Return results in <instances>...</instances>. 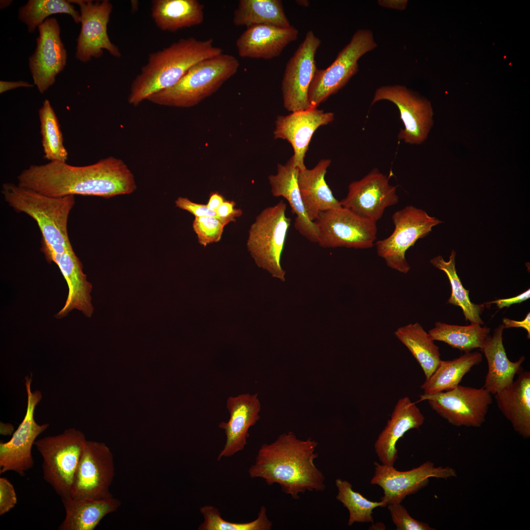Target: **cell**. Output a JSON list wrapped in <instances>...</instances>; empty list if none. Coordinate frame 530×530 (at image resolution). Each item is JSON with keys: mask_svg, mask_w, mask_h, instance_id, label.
I'll return each mask as SVG.
<instances>
[{"mask_svg": "<svg viewBox=\"0 0 530 530\" xmlns=\"http://www.w3.org/2000/svg\"><path fill=\"white\" fill-rule=\"evenodd\" d=\"M18 185L44 195H80L110 198L136 188L134 176L121 159L110 156L86 166L50 161L30 165L18 176Z\"/></svg>", "mask_w": 530, "mask_h": 530, "instance_id": "1", "label": "cell"}, {"mask_svg": "<svg viewBox=\"0 0 530 530\" xmlns=\"http://www.w3.org/2000/svg\"><path fill=\"white\" fill-rule=\"evenodd\" d=\"M318 443L311 438L301 440L292 432L280 435L273 443L263 445L248 470L251 478L260 477L268 485L278 484L282 491L294 499L306 491H322L325 477L315 460Z\"/></svg>", "mask_w": 530, "mask_h": 530, "instance_id": "2", "label": "cell"}, {"mask_svg": "<svg viewBox=\"0 0 530 530\" xmlns=\"http://www.w3.org/2000/svg\"><path fill=\"white\" fill-rule=\"evenodd\" d=\"M222 53L212 38L201 40L193 37L181 38L150 53L131 83L128 103L138 106L152 94L175 85L196 63Z\"/></svg>", "mask_w": 530, "mask_h": 530, "instance_id": "3", "label": "cell"}, {"mask_svg": "<svg viewBox=\"0 0 530 530\" xmlns=\"http://www.w3.org/2000/svg\"><path fill=\"white\" fill-rule=\"evenodd\" d=\"M1 193L17 212H24L36 221L41 233V251L62 254L72 250L67 230L69 215L75 196L53 197L15 185L4 183Z\"/></svg>", "mask_w": 530, "mask_h": 530, "instance_id": "4", "label": "cell"}, {"mask_svg": "<svg viewBox=\"0 0 530 530\" xmlns=\"http://www.w3.org/2000/svg\"><path fill=\"white\" fill-rule=\"evenodd\" d=\"M239 66L238 59L229 54L205 59L191 67L175 85L152 94L147 100L164 106H193L215 92L236 74Z\"/></svg>", "mask_w": 530, "mask_h": 530, "instance_id": "5", "label": "cell"}, {"mask_svg": "<svg viewBox=\"0 0 530 530\" xmlns=\"http://www.w3.org/2000/svg\"><path fill=\"white\" fill-rule=\"evenodd\" d=\"M86 441L81 431L70 428L34 443L43 458V478L62 501L71 497L75 472Z\"/></svg>", "mask_w": 530, "mask_h": 530, "instance_id": "6", "label": "cell"}, {"mask_svg": "<svg viewBox=\"0 0 530 530\" xmlns=\"http://www.w3.org/2000/svg\"><path fill=\"white\" fill-rule=\"evenodd\" d=\"M286 211V204L282 200L263 210L251 225L246 242L258 266L282 281L285 280L286 272L281 265V257L291 225Z\"/></svg>", "mask_w": 530, "mask_h": 530, "instance_id": "7", "label": "cell"}, {"mask_svg": "<svg viewBox=\"0 0 530 530\" xmlns=\"http://www.w3.org/2000/svg\"><path fill=\"white\" fill-rule=\"evenodd\" d=\"M377 46L370 30H357L331 65L324 69H317L308 92L310 108H318L345 85L358 72L360 58Z\"/></svg>", "mask_w": 530, "mask_h": 530, "instance_id": "8", "label": "cell"}, {"mask_svg": "<svg viewBox=\"0 0 530 530\" xmlns=\"http://www.w3.org/2000/svg\"><path fill=\"white\" fill-rule=\"evenodd\" d=\"M392 220L394 230L388 237L376 242L377 253L388 266L407 273L410 266L405 258L406 251L419 239L426 237L434 226L443 222L411 205L394 212Z\"/></svg>", "mask_w": 530, "mask_h": 530, "instance_id": "9", "label": "cell"}, {"mask_svg": "<svg viewBox=\"0 0 530 530\" xmlns=\"http://www.w3.org/2000/svg\"><path fill=\"white\" fill-rule=\"evenodd\" d=\"M314 222L321 247L367 249L376 239V222L342 206L321 212Z\"/></svg>", "mask_w": 530, "mask_h": 530, "instance_id": "10", "label": "cell"}, {"mask_svg": "<svg viewBox=\"0 0 530 530\" xmlns=\"http://www.w3.org/2000/svg\"><path fill=\"white\" fill-rule=\"evenodd\" d=\"M439 415L455 426L478 427L485 422L491 394L483 387L475 388L458 385L446 391L420 395Z\"/></svg>", "mask_w": 530, "mask_h": 530, "instance_id": "11", "label": "cell"}, {"mask_svg": "<svg viewBox=\"0 0 530 530\" xmlns=\"http://www.w3.org/2000/svg\"><path fill=\"white\" fill-rule=\"evenodd\" d=\"M115 475L113 455L106 444L87 440L75 472L71 497L106 499Z\"/></svg>", "mask_w": 530, "mask_h": 530, "instance_id": "12", "label": "cell"}, {"mask_svg": "<svg viewBox=\"0 0 530 530\" xmlns=\"http://www.w3.org/2000/svg\"><path fill=\"white\" fill-rule=\"evenodd\" d=\"M382 100L393 103L399 110L404 128L398 134V140L412 145L421 144L426 140L433 124V111L429 101L399 84L378 88L371 105Z\"/></svg>", "mask_w": 530, "mask_h": 530, "instance_id": "13", "label": "cell"}, {"mask_svg": "<svg viewBox=\"0 0 530 530\" xmlns=\"http://www.w3.org/2000/svg\"><path fill=\"white\" fill-rule=\"evenodd\" d=\"M25 379L27 396L26 413L11 439L0 442V474L14 471L23 477L32 468V447L37 436L49 426V424L40 425L36 422L34 411L42 395L39 391L31 392V375L26 376Z\"/></svg>", "mask_w": 530, "mask_h": 530, "instance_id": "14", "label": "cell"}, {"mask_svg": "<svg viewBox=\"0 0 530 530\" xmlns=\"http://www.w3.org/2000/svg\"><path fill=\"white\" fill-rule=\"evenodd\" d=\"M321 40L308 31L288 61L281 83L284 107L291 112L310 108L308 92L318 69L315 56Z\"/></svg>", "mask_w": 530, "mask_h": 530, "instance_id": "15", "label": "cell"}, {"mask_svg": "<svg viewBox=\"0 0 530 530\" xmlns=\"http://www.w3.org/2000/svg\"><path fill=\"white\" fill-rule=\"evenodd\" d=\"M68 1L78 4L80 8L81 28L77 39L76 58L82 62H87L92 58L101 57L104 49L115 57H121L119 48L111 42L107 32L113 7L109 1Z\"/></svg>", "mask_w": 530, "mask_h": 530, "instance_id": "16", "label": "cell"}, {"mask_svg": "<svg viewBox=\"0 0 530 530\" xmlns=\"http://www.w3.org/2000/svg\"><path fill=\"white\" fill-rule=\"evenodd\" d=\"M374 475L371 484L378 485L384 492L381 500L387 504L401 503L404 498L425 487L429 478L447 479L457 477L455 470L450 467H435L427 461L418 467L406 471H399L394 466L374 462Z\"/></svg>", "mask_w": 530, "mask_h": 530, "instance_id": "17", "label": "cell"}, {"mask_svg": "<svg viewBox=\"0 0 530 530\" xmlns=\"http://www.w3.org/2000/svg\"><path fill=\"white\" fill-rule=\"evenodd\" d=\"M397 187L377 168H373L361 179L351 183L341 206L376 223L385 209L397 204Z\"/></svg>", "mask_w": 530, "mask_h": 530, "instance_id": "18", "label": "cell"}, {"mask_svg": "<svg viewBox=\"0 0 530 530\" xmlns=\"http://www.w3.org/2000/svg\"><path fill=\"white\" fill-rule=\"evenodd\" d=\"M38 28L36 49L29 57L28 65L34 84L43 93L54 84L56 76L64 69L67 53L56 18H47Z\"/></svg>", "mask_w": 530, "mask_h": 530, "instance_id": "19", "label": "cell"}, {"mask_svg": "<svg viewBox=\"0 0 530 530\" xmlns=\"http://www.w3.org/2000/svg\"><path fill=\"white\" fill-rule=\"evenodd\" d=\"M332 112H325L318 108L296 111L290 114L278 116L274 131L275 139L287 140L292 145V157L295 167L305 169L304 158L309 144L315 131L320 126L334 120Z\"/></svg>", "mask_w": 530, "mask_h": 530, "instance_id": "20", "label": "cell"}, {"mask_svg": "<svg viewBox=\"0 0 530 530\" xmlns=\"http://www.w3.org/2000/svg\"><path fill=\"white\" fill-rule=\"evenodd\" d=\"M258 394H242L230 397L227 400V408L230 413L227 422H222L218 427L224 430L226 441L219 452L217 460L233 456L243 450L249 436L248 430L260 419L261 404Z\"/></svg>", "mask_w": 530, "mask_h": 530, "instance_id": "21", "label": "cell"}, {"mask_svg": "<svg viewBox=\"0 0 530 530\" xmlns=\"http://www.w3.org/2000/svg\"><path fill=\"white\" fill-rule=\"evenodd\" d=\"M298 34L292 26L255 25L246 27L237 39L236 46L242 58L270 59L279 56L287 45L296 41Z\"/></svg>", "mask_w": 530, "mask_h": 530, "instance_id": "22", "label": "cell"}, {"mask_svg": "<svg viewBox=\"0 0 530 530\" xmlns=\"http://www.w3.org/2000/svg\"><path fill=\"white\" fill-rule=\"evenodd\" d=\"M425 418L419 408L408 397L400 398L391 418L376 439L375 452L382 464L394 466L398 457L396 445L404 434L412 429H419Z\"/></svg>", "mask_w": 530, "mask_h": 530, "instance_id": "23", "label": "cell"}, {"mask_svg": "<svg viewBox=\"0 0 530 530\" xmlns=\"http://www.w3.org/2000/svg\"><path fill=\"white\" fill-rule=\"evenodd\" d=\"M43 253L49 262H53L57 265L69 289L65 305L55 317L61 318L76 309L86 317H90L93 313L90 296L92 285L87 281L82 264L73 249L62 254L49 251Z\"/></svg>", "mask_w": 530, "mask_h": 530, "instance_id": "24", "label": "cell"}, {"mask_svg": "<svg viewBox=\"0 0 530 530\" xmlns=\"http://www.w3.org/2000/svg\"><path fill=\"white\" fill-rule=\"evenodd\" d=\"M299 171L294 166L292 157L285 164H278L277 173L268 176L271 192L273 196L283 197L288 202L292 213L296 215L295 229L309 241L318 243L317 228L308 216L298 186Z\"/></svg>", "mask_w": 530, "mask_h": 530, "instance_id": "25", "label": "cell"}, {"mask_svg": "<svg viewBox=\"0 0 530 530\" xmlns=\"http://www.w3.org/2000/svg\"><path fill=\"white\" fill-rule=\"evenodd\" d=\"M504 328L500 324L485 341L480 349L487 362L488 371L483 387L491 395L510 385L517 374L523 371L522 364L525 360L522 356L515 362L508 358L503 344Z\"/></svg>", "mask_w": 530, "mask_h": 530, "instance_id": "26", "label": "cell"}, {"mask_svg": "<svg viewBox=\"0 0 530 530\" xmlns=\"http://www.w3.org/2000/svg\"><path fill=\"white\" fill-rule=\"evenodd\" d=\"M331 160L323 159L313 168L299 170L297 184L309 219L314 222L321 212L341 207L325 180Z\"/></svg>", "mask_w": 530, "mask_h": 530, "instance_id": "27", "label": "cell"}, {"mask_svg": "<svg viewBox=\"0 0 530 530\" xmlns=\"http://www.w3.org/2000/svg\"><path fill=\"white\" fill-rule=\"evenodd\" d=\"M497 406L514 430L521 437H530V372L522 371L517 379L495 395Z\"/></svg>", "mask_w": 530, "mask_h": 530, "instance_id": "28", "label": "cell"}, {"mask_svg": "<svg viewBox=\"0 0 530 530\" xmlns=\"http://www.w3.org/2000/svg\"><path fill=\"white\" fill-rule=\"evenodd\" d=\"M65 517L58 530H93L107 514L121 505L113 497L106 499H76L70 497L62 501Z\"/></svg>", "mask_w": 530, "mask_h": 530, "instance_id": "29", "label": "cell"}, {"mask_svg": "<svg viewBox=\"0 0 530 530\" xmlns=\"http://www.w3.org/2000/svg\"><path fill=\"white\" fill-rule=\"evenodd\" d=\"M204 6L197 0H153L151 16L161 30L175 32L201 24Z\"/></svg>", "mask_w": 530, "mask_h": 530, "instance_id": "30", "label": "cell"}, {"mask_svg": "<svg viewBox=\"0 0 530 530\" xmlns=\"http://www.w3.org/2000/svg\"><path fill=\"white\" fill-rule=\"evenodd\" d=\"M482 355L477 351L465 352L451 360H441L431 375L421 385L424 394H432L456 387L463 377L474 366L482 361Z\"/></svg>", "mask_w": 530, "mask_h": 530, "instance_id": "31", "label": "cell"}, {"mask_svg": "<svg viewBox=\"0 0 530 530\" xmlns=\"http://www.w3.org/2000/svg\"><path fill=\"white\" fill-rule=\"evenodd\" d=\"M233 22L246 27L266 25L287 27L291 25L280 0H240L234 10Z\"/></svg>", "mask_w": 530, "mask_h": 530, "instance_id": "32", "label": "cell"}, {"mask_svg": "<svg viewBox=\"0 0 530 530\" xmlns=\"http://www.w3.org/2000/svg\"><path fill=\"white\" fill-rule=\"evenodd\" d=\"M394 334L419 363L425 379H428L441 360L439 349L434 341L418 322L399 327Z\"/></svg>", "mask_w": 530, "mask_h": 530, "instance_id": "33", "label": "cell"}, {"mask_svg": "<svg viewBox=\"0 0 530 530\" xmlns=\"http://www.w3.org/2000/svg\"><path fill=\"white\" fill-rule=\"evenodd\" d=\"M478 323L462 326L437 321L428 331L434 341L443 342L453 348L465 352L481 349L490 335V328Z\"/></svg>", "mask_w": 530, "mask_h": 530, "instance_id": "34", "label": "cell"}, {"mask_svg": "<svg viewBox=\"0 0 530 530\" xmlns=\"http://www.w3.org/2000/svg\"><path fill=\"white\" fill-rule=\"evenodd\" d=\"M455 255V251L452 250L449 261H445L442 256L439 255L431 259L430 263L435 267L444 271L449 279L451 293L448 303L460 307L466 320L472 323L483 325L484 321L480 315L484 309L485 303L477 304L470 300L469 291L464 288L456 272Z\"/></svg>", "mask_w": 530, "mask_h": 530, "instance_id": "35", "label": "cell"}, {"mask_svg": "<svg viewBox=\"0 0 530 530\" xmlns=\"http://www.w3.org/2000/svg\"><path fill=\"white\" fill-rule=\"evenodd\" d=\"M39 116L44 158L50 161L66 162L68 154L58 120L48 100L44 101Z\"/></svg>", "mask_w": 530, "mask_h": 530, "instance_id": "36", "label": "cell"}, {"mask_svg": "<svg viewBox=\"0 0 530 530\" xmlns=\"http://www.w3.org/2000/svg\"><path fill=\"white\" fill-rule=\"evenodd\" d=\"M61 13L70 15L77 24L80 22V13L64 0H29L19 8L18 18L31 33L49 16Z\"/></svg>", "mask_w": 530, "mask_h": 530, "instance_id": "37", "label": "cell"}, {"mask_svg": "<svg viewBox=\"0 0 530 530\" xmlns=\"http://www.w3.org/2000/svg\"><path fill=\"white\" fill-rule=\"evenodd\" d=\"M338 489L336 499L347 508L349 512L347 525H352L355 522H373V510L377 507H386V503L381 500L372 502L354 491L352 484L348 481L337 478L335 480Z\"/></svg>", "mask_w": 530, "mask_h": 530, "instance_id": "38", "label": "cell"}, {"mask_svg": "<svg viewBox=\"0 0 530 530\" xmlns=\"http://www.w3.org/2000/svg\"><path fill=\"white\" fill-rule=\"evenodd\" d=\"M204 522L198 528L199 530H270L272 523L266 514V508L263 505L257 518L249 522L233 523L223 519L218 509L214 506L206 505L200 508Z\"/></svg>", "mask_w": 530, "mask_h": 530, "instance_id": "39", "label": "cell"}, {"mask_svg": "<svg viewBox=\"0 0 530 530\" xmlns=\"http://www.w3.org/2000/svg\"><path fill=\"white\" fill-rule=\"evenodd\" d=\"M227 224L221 219L212 216L195 217L192 227L200 244L207 245L218 242Z\"/></svg>", "mask_w": 530, "mask_h": 530, "instance_id": "40", "label": "cell"}, {"mask_svg": "<svg viewBox=\"0 0 530 530\" xmlns=\"http://www.w3.org/2000/svg\"><path fill=\"white\" fill-rule=\"evenodd\" d=\"M393 522L397 530H433L427 523L412 518L401 503L387 505Z\"/></svg>", "mask_w": 530, "mask_h": 530, "instance_id": "41", "label": "cell"}, {"mask_svg": "<svg viewBox=\"0 0 530 530\" xmlns=\"http://www.w3.org/2000/svg\"><path fill=\"white\" fill-rule=\"evenodd\" d=\"M17 498L14 486L5 477L0 478V515L11 510L16 504Z\"/></svg>", "mask_w": 530, "mask_h": 530, "instance_id": "42", "label": "cell"}, {"mask_svg": "<svg viewBox=\"0 0 530 530\" xmlns=\"http://www.w3.org/2000/svg\"><path fill=\"white\" fill-rule=\"evenodd\" d=\"M175 204L178 208L188 212L195 217L212 216L219 218L215 211L209 209L207 205L193 202L186 197H178Z\"/></svg>", "mask_w": 530, "mask_h": 530, "instance_id": "43", "label": "cell"}, {"mask_svg": "<svg viewBox=\"0 0 530 530\" xmlns=\"http://www.w3.org/2000/svg\"><path fill=\"white\" fill-rule=\"evenodd\" d=\"M236 203L234 201L225 200L215 211L219 219L227 224L231 222H235L236 218L242 214V211L236 208Z\"/></svg>", "mask_w": 530, "mask_h": 530, "instance_id": "44", "label": "cell"}, {"mask_svg": "<svg viewBox=\"0 0 530 530\" xmlns=\"http://www.w3.org/2000/svg\"><path fill=\"white\" fill-rule=\"evenodd\" d=\"M530 297V290L529 289L525 292L513 297L496 299L491 302H488L487 304H496L499 309H502L504 307H508L514 304L520 303L529 299Z\"/></svg>", "mask_w": 530, "mask_h": 530, "instance_id": "45", "label": "cell"}, {"mask_svg": "<svg viewBox=\"0 0 530 530\" xmlns=\"http://www.w3.org/2000/svg\"><path fill=\"white\" fill-rule=\"evenodd\" d=\"M504 328L511 327H522L526 330L527 338H530V313H528L525 318L521 321L515 320L506 318L503 319V323Z\"/></svg>", "mask_w": 530, "mask_h": 530, "instance_id": "46", "label": "cell"}, {"mask_svg": "<svg viewBox=\"0 0 530 530\" xmlns=\"http://www.w3.org/2000/svg\"><path fill=\"white\" fill-rule=\"evenodd\" d=\"M33 86V84L29 83L28 82L23 80L14 81L0 80V93L1 94L8 90H10L19 87H24L29 88L32 87Z\"/></svg>", "mask_w": 530, "mask_h": 530, "instance_id": "47", "label": "cell"}, {"mask_svg": "<svg viewBox=\"0 0 530 530\" xmlns=\"http://www.w3.org/2000/svg\"><path fill=\"white\" fill-rule=\"evenodd\" d=\"M224 201V197L219 192H212L210 194L207 205L209 209L215 211Z\"/></svg>", "mask_w": 530, "mask_h": 530, "instance_id": "48", "label": "cell"}, {"mask_svg": "<svg viewBox=\"0 0 530 530\" xmlns=\"http://www.w3.org/2000/svg\"><path fill=\"white\" fill-rule=\"evenodd\" d=\"M407 1V0H379L378 3L381 6L403 10L406 8Z\"/></svg>", "mask_w": 530, "mask_h": 530, "instance_id": "49", "label": "cell"}, {"mask_svg": "<svg viewBox=\"0 0 530 530\" xmlns=\"http://www.w3.org/2000/svg\"><path fill=\"white\" fill-rule=\"evenodd\" d=\"M0 434L8 435L13 433L14 426L11 424L8 423L5 424L0 422Z\"/></svg>", "mask_w": 530, "mask_h": 530, "instance_id": "50", "label": "cell"}, {"mask_svg": "<svg viewBox=\"0 0 530 530\" xmlns=\"http://www.w3.org/2000/svg\"><path fill=\"white\" fill-rule=\"evenodd\" d=\"M12 0H0V8H4L10 5Z\"/></svg>", "mask_w": 530, "mask_h": 530, "instance_id": "51", "label": "cell"}, {"mask_svg": "<svg viewBox=\"0 0 530 530\" xmlns=\"http://www.w3.org/2000/svg\"><path fill=\"white\" fill-rule=\"evenodd\" d=\"M300 5L303 6H307L309 5V2L308 0H298L296 1Z\"/></svg>", "mask_w": 530, "mask_h": 530, "instance_id": "52", "label": "cell"}]
</instances>
